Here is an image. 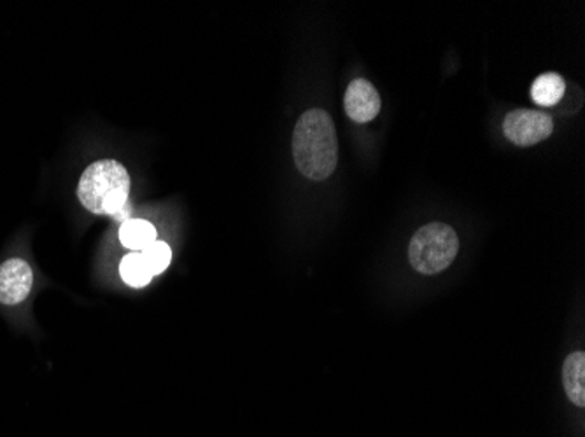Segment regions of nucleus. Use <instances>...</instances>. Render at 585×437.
<instances>
[{"label":"nucleus","instance_id":"obj_3","mask_svg":"<svg viewBox=\"0 0 585 437\" xmlns=\"http://www.w3.org/2000/svg\"><path fill=\"white\" fill-rule=\"evenodd\" d=\"M459 238L451 226L431 223L417 230L409 245V262L421 275L442 274L458 256Z\"/></svg>","mask_w":585,"mask_h":437},{"label":"nucleus","instance_id":"obj_4","mask_svg":"<svg viewBox=\"0 0 585 437\" xmlns=\"http://www.w3.org/2000/svg\"><path fill=\"white\" fill-rule=\"evenodd\" d=\"M39 286L38 271L29 257L13 254L0 262V310L17 313L29 305Z\"/></svg>","mask_w":585,"mask_h":437},{"label":"nucleus","instance_id":"obj_7","mask_svg":"<svg viewBox=\"0 0 585 437\" xmlns=\"http://www.w3.org/2000/svg\"><path fill=\"white\" fill-rule=\"evenodd\" d=\"M564 391L578 408L585 406V353H570L563 364Z\"/></svg>","mask_w":585,"mask_h":437},{"label":"nucleus","instance_id":"obj_8","mask_svg":"<svg viewBox=\"0 0 585 437\" xmlns=\"http://www.w3.org/2000/svg\"><path fill=\"white\" fill-rule=\"evenodd\" d=\"M155 226L144 218H128L119 227V242L123 247L130 248L132 253H143L144 248L155 244Z\"/></svg>","mask_w":585,"mask_h":437},{"label":"nucleus","instance_id":"obj_1","mask_svg":"<svg viewBox=\"0 0 585 437\" xmlns=\"http://www.w3.org/2000/svg\"><path fill=\"white\" fill-rule=\"evenodd\" d=\"M296 169L311 181H325L338 163L337 131L332 116L323 109L302 114L293 131Z\"/></svg>","mask_w":585,"mask_h":437},{"label":"nucleus","instance_id":"obj_5","mask_svg":"<svg viewBox=\"0 0 585 437\" xmlns=\"http://www.w3.org/2000/svg\"><path fill=\"white\" fill-rule=\"evenodd\" d=\"M554 130L551 116L539 110L518 109L506 114L503 134L510 142L521 148H530L549 139Z\"/></svg>","mask_w":585,"mask_h":437},{"label":"nucleus","instance_id":"obj_11","mask_svg":"<svg viewBox=\"0 0 585 437\" xmlns=\"http://www.w3.org/2000/svg\"><path fill=\"white\" fill-rule=\"evenodd\" d=\"M140 254H143L144 262L148 263L153 277L164 274L165 269L169 268L170 263H173V251H170L169 244H165V242L156 241L155 244L144 248Z\"/></svg>","mask_w":585,"mask_h":437},{"label":"nucleus","instance_id":"obj_10","mask_svg":"<svg viewBox=\"0 0 585 437\" xmlns=\"http://www.w3.org/2000/svg\"><path fill=\"white\" fill-rule=\"evenodd\" d=\"M119 275H122L123 283L134 287V289L148 286L153 278L152 269H149L148 263L144 262L140 253H132L123 257Z\"/></svg>","mask_w":585,"mask_h":437},{"label":"nucleus","instance_id":"obj_6","mask_svg":"<svg viewBox=\"0 0 585 437\" xmlns=\"http://www.w3.org/2000/svg\"><path fill=\"white\" fill-rule=\"evenodd\" d=\"M346 114L353 121L368 122L377 118L380 113L379 92L375 89L370 81L354 79L347 86L346 97H344Z\"/></svg>","mask_w":585,"mask_h":437},{"label":"nucleus","instance_id":"obj_2","mask_svg":"<svg viewBox=\"0 0 585 437\" xmlns=\"http://www.w3.org/2000/svg\"><path fill=\"white\" fill-rule=\"evenodd\" d=\"M130 173L116 160H98L81 173L77 200L95 215H116L127 206Z\"/></svg>","mask_w":585,"mask_h":437},{"label":"nucleus","instance_id":"obj_9","mask_svg":"<svg viewBox=\"0 0 585 437\" xmlns=\"http://www.w3.org/2000/svg\"><path fill=\"white\" fill-rule=\"evenodd\" d=\"M564 89H566V83L563 77L556 72H547L536 77L531 86V98L542 107L556 106L557 102L564 97Z\"/></svg>","mask_w":585,"mask_h":437},{"label":"nucleus","instance_id":"obj_12","mask_svg":"<svg viewBox=\"0 0 585 437\" xmlns=\"http://www.w3.org/2000/svg\"><path fill=\"white\" fill-rule=\"evenodd\" d=\"M128 214H130V209L128 206H125L123 211H119L118 214L114 215V218H118V221H122V224L125 223V221H128Z\"/></svg>","mask_w":585,"mask_h":437}]
</instances>
